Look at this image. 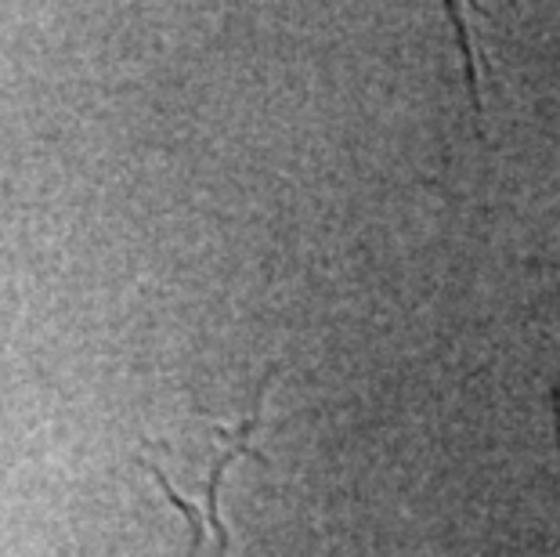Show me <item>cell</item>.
Here are the masks:
<instances>
[{"mask_svg": "<svg viewBox=\"0 0 560 557\" xmlns=\"http://www.w3.org/2000/svg\"><path fill=\"white\" fill-rule=\"evenodd\" d=\"M260 402L265 395L257 398V409L232 431H221V453L213 460L210 467V481H207V507H199V500H188L177 489H171V481L163 478V471L149 467L152 478L160 481V489L166 492V500L182 507V514L188 518L192 525V543H188V557H229V529L221 521V481H224V471H229L235 460L249 453V438L260 428Z\"/></svg>", "mask_w": 560, "mask_h": 557, "instance_id": "cell-1", "label": "cell"}]
</instances>
